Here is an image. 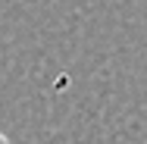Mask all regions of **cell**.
I'll return each instance as SVG.
<instances>
[{
    "label": "cell",
    "instance_id": "cell-1",
    "mask_svg": "<svg viewBox=\"0 0 147 144\" xmlns=\"http://www.w3.org/2000/svg\"><path fill=\"white\" fill-rule=\"evenodd\" d=\"M0 144H9V138H6V135H3V132H0Z\"/></svg>",
    "mask_w": 147,
    "mask_h": 144
}]
</instances>
